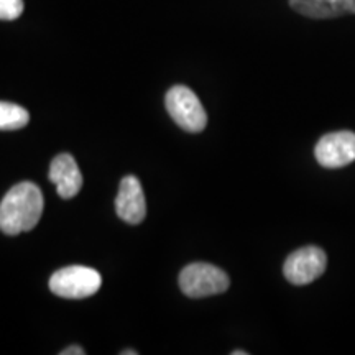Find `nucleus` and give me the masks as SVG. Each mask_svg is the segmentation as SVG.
<instances>
[{"mask_svg": "<svg viewBox=\"0 0 355 355\" xmlns=\"http://www.w3.org/2000/svg\"><path fill=\"white\" fill-rule=\"evenodd\" d=\"M139 352L137 350H122L121 355H137Z\"/></svg>", "mask_w": 355, "mask_h": 355, "instance_id": "obj_14", "label": "nucleus"}, {"mask_svg": "<svg viewBox=\"0 0 355 355\" xmlns=\"http://www.w3.org/2000/svg\"><path fill=\"white\" fill-rule=\"evenodd\" d=\"M318 163L324 168H343L355 162V133L349 130L324 135L314 148Z\"/></svg>", "mask_w": 355, "mask_h": 355, "instance_id": "obj_6", "label": "nucleus"}, {"mask_svg": "<svg viewBox=\"0 0 355 355\" xmlns=\"http://www.w3.org/2000/svg\"><path fill=\"white\" fill-rule=\"evenodd\" d=\"M232 355H248V352H245V350H234Z\"/></svg>", "mask_w": 355, "mask_h": 355, "instance_id": "obj_15", "label": "nucleus"}, {"mask_svg": "<svg viewBox=\"0 0 355 355\" xmlns=\"http://www.w3.org/2000/svg\"><path fill=\"white\" fill-rule=\"evenodd\" d=\"M321 2L329 3L339 13V17L344 13H355V0H321Z\"/></svg>", "mask_w": 355, "mask_h": 355, "instance_id": "obj_12", "label": "nucleus"}, {"mask_svg": "<svg viewBox=\"0 0 355 355\" xmlns=\"http://www.w3.org/2000/svg\"><path fill=\"white\" fill-rule=\"evenodd\" d=\"M44 199L35 183L24 181L7 191L0 202V230L7 235L28 232L40 222Z\"/></svg>", "mask_w": 355, "mask_h": 355, "instance_id": "obj_1", "label": "nucleus"}, {"mask_svg": "<svg viewBox=\"0 0 355 355\" xmlns=\"http://www.w3.org/2000/svg\"><path fill=\"white\" fill-rule=\"evenodd\" d=\"M30 121V115L21 105L0 101V130H19Z\"/></svg>", "mask_w": 355, "mask_h": 355, "instance_id": "obj_9", "label": "nucleus"}, {"mask_svg": "<svg viewBox=\"0 0 355 355\" xmlns=\"http://www.w3.org/2000/svg\"><path fill=\"white\" fill-rule=\"evenodd\" d=\"M115 211L127 224H140L146 216L145 194L139 178L125 176L121 181L119 194L115 198Z\"/></svg>", "mask_w": 355, "mask_h": 355, "instance_id": "obj_7", "label": "nucleus"}, {"mask_svg": "<svg viewBox=\"0 0 355 355\" xmlns=\"http://www.w3.org/2000/svg\"><path fill=\"white\" fill-rule=\"evenodd\" d=\"M51 183L56 184L58 196L63 199L74 198L83 188V175L79 171L76 159L69 153H60L51 162L50 166Z\"/></svg>", "mask_w": 355, "mask_h": 355, "instance_id": "obj_8", "label": "nucleus"}, {"mask_svg": "<svg viewBox=\"0 0 355 355\" xmlns=\"http://www.w3.org/2000/svg\"><path fill=\"white\" fill-rule=\"evenodd\" d=\"M327 257L322 248L309 245L288 255L283 265V275L291 285L303 286L313 283L326 272Z\"/></svg>", "mask_w": 355, "mask_h": 355, "instance_id": "obj_5", "label": "nucleus"}, {"mask_svg": "<svg viewBox=\"0 0 355 355\" xmlns=\"http://www.w3.org/2000/svg\"><path fill=\"white\" fill-rule=\"evenodd\" d=\"M24 8V0H0V20H17Z\"/></svg>", "mask_w": 355, "mask_h": 355, "instance_id": "obj_11", "label": "nucleus"}, {"mask_svg": "<svg viewBox=\"0 0 355 355\" xmlns=\"http://www.w3.org/2000/svg\"><path fill=\"white\" fill-rule=\"evenodd\" d=\"M60 354L61 355H84V354H86V350L79 347V345H71V347L61 350Z\"/></svg>", "mask_w": 355, "mask_h": 355, "instance_id": "obj_13", "label": "nucleus"}, {"mask_svg": "<svg viewBox=\"0 0 355 355\" xmlns=\"http://www.w3.org/2000/svg\"><path fill=\"white\" fill-rule=\"evenodd\" d=\"M180 288L188 298H206L227 291L230 279L224 270L211 263H191L180 273Z\"/></svg>", "mask_w": 355, "mask_h": 355, "instance_id": "obj_3", "label": "nucleus"}, {"mask_svg": "<svg viewBox=\"0 0 355 355\" xmlns=\"http://www.w3.org/2000/svg\"><path fill=\"white\" fill-rule=\"evenodd\" d=\"M290 7L301 15L309 19H334L339 17L329 3H324L321 0H290Z\"/></svg>", "mask_w": 355, "mask_h": 355, "instance_id": "obj_10", "label": "nucleus"}, {"mask_svg": "<svg viewBox=\"0 0 355 355\" xmlns=\"http://www.w3.org/2000/svg\"><path fill=\"white\" fill-rule=\"evenodd\" d=\"M102 277L91 266H64L51 275L50 290L66 300H83L101 290Z\"/></svg>", "mask_w": 355, "mask_h": 355, "instance_id": "obj_2", "label": "nucleus"}, {"mask_svg": "<svg viewBox=\"0 0 355 355\" xmlns=\"http://www.w3.org/2000/svg\"><path fill=\"white\" fill-rule=\"evenodd\" d=\"M165 105L176 125L183 130L198 133L207 125V114L199 97L186 86H173L166 92Z\"/></svg>", "mask_w": 355, "mask_h": 355, "instance_id": "obj_4", "label": "nucleus"}]
</instances>
